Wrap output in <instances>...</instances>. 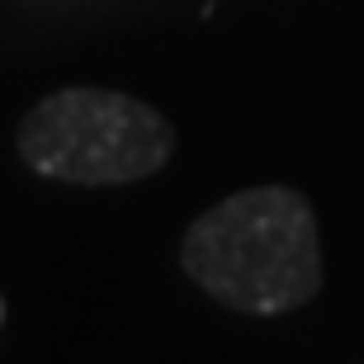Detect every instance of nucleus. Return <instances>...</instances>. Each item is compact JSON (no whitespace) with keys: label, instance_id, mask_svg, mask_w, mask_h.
Here are the masks:
<instances>
[{"label":"nucleus","instance_id":"3","mask_svg":"<svg viewBox=\"0 0 364 364\" xmlns=\"http://www.w3.org/2000/svg\"><path fill=\"white\" fill-rule=\"evenodd\" d=\"M0 322H5V303H0Z\"/></svg>","mask_w":364,"mask_h":364},{"label":"nucleus","instance_id":"1","mask_svg":"<svg viewBox=\"0 0 364 364\" xmlns=\"http://www.w3.org/2000/svg\"><path fill=\"white\" fill-rule=\"evenodd\" d=\"M180 260L203 294L256 317L303 308L322 289L317 218L289 185H256L213 203L185 232Z\"/></svg>","mask_w":364,"mask_h":364},{"label":"nucleus","instance_id":"2","mask_svg":"<svg viewBox=\"0 0 364 364\" xmlns=\"http://www.w3.org/2000/svg\"><path fill=\"white\" fill-rule=\"evenodd\" d=\"M176 133L166 114L119 90L67 85L19 123V156L67 185H128L171 161Z\"/></svg>","mask_w":364,"mask_h":364}]
</instances>
